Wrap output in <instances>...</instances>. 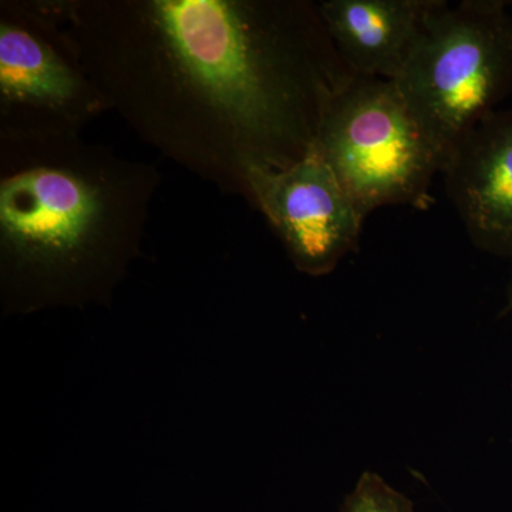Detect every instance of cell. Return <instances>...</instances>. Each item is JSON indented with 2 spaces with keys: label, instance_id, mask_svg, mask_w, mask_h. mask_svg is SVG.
I'll use <instances>...</instances> for the list:
<instances>
[{
  "label": "cell",
  "instance_id": "6da1fadb",
  "mask_svg": "<svg viewBox=\"0 0 512 512\" xmlns=\"http://www.w3.org/2000/svg\"><path fill=\"white\" fill-rule=\"evenodd\" d=\"M80 62L141 140L222 192L308 156L355 74L309 0H60Z\"/></svg>",
  "mask_w": 512,
  "mask_h": 512
},
{
  "label": "cell",
  "instance_id": "7a4b0ae2",
  "mask_svg": "<svg viewBox=\"0 0 512 512\" xmlns=\"http://www.w3.org/2000/svg\"><path fill=\"white\" fill-rule=\"evenodd\" d=\"M156 165L82 134L0 138L3 311L106 305L140 254Z\"/></svg>",
  "mask_w": 512,
  "mask_h": 512
},
{
  "label": "cell",
  "instance_id": "3957f363",
  "mask_svg": "<svg viewBox=\"0 0 512 512\" xmlns=\"http://www.w3.org/2000/svg\"><path fill=\"white\" fill-rule=\"evenodd\" d=\"M507 2L436 0L402 73L393 80L446 165L471 128L512 93Z\"/></svg>",
  "mask_w": 512,
  "mask_h": 512
},
{
  "label": "cell",
  "instance_id": "277c9868",
  "mask_svg": "<svg viewBox=\"0 0 512 512\" xmlns=\"http://www.w3.org/2000/svg\"><path fill=\"white\" fill-rule=\"evenodd\" d=\"M315 150L365 217L387 205L427 211L443 161L394 82L355 77L330 103Z\"/></svg>",
  "mask_w": 512,
  "mask_h": 512
},
{
  "label": "cell",
  "instance_id": "5b68a950",
  "mask_svg": "<svg viewBox=\"0 0 512 512\" xmlns=\"http://www.w3.org/2000/svg\"><path fill=\"white\" fill-rule=\"evenodd\" d=\"M107 111L67 32L60 0H2L0 138L82 134Z\"/></svg>",
  "mask_w": 512,
  "mask_h": 512
},
{
  "label": "cell",
  "instance_id": "8992f818",
  "mask_svg": "<svg viewBox=\"0 0 512 512\" xmlns=\"http://www.w3.org/2000/svg\"><path fill=\"white\" fill-rule=\"evenodd\" d=\"M245 200L302 274L328 275L359 249L365 215L315 147L282 170H254Z\"/></svg>",
  "mask_w": 512,
  "mask_h": 512
},
{
  "label": "cell",
  "instance_id": "52a82bcc",
  "mask_svg": "<svg viewBox=\"0 0 512 512\" xmlns=\"http://www.w3.org/2000/svg\"><path fill=\"white\" fill-rule=\"evenodd\" d=\"M441 174L474 247L512 258V109L495 110L471 128Z\"/></svg>",
  "mask_w": 512,
  "mask_h": 512
},
{
  "label": "cell",
  "instance_id": "ba28073f",
  "mask_svg": "<svg viewBox=\"0 0 512 512\" xmlns=\"http://www.w3.org/2000/svg\"><path fill=\"white\" fill-rule=\"evenodd\" d=\"M436 0L316 3L340 59L357 77L396 80Z\"/></svg>",
  "mask_w": 512,
  "mask_h": 512
},
{
  "label": "cell",
  "instance_id": "9c48e42d",
  "mask_svg": "<svg viewBox=\"0 0 512 512\" xmlns=\"http://www.w3.org/2000/svg\"><path fill=\"white\" fill-rule=\"evenodd\" d=\"M340 512H416L413 501L373 471H365Z\"/></svg>",
  "mask_w": 512,
  "mask_h": 512
},
{
  "label": "cell",
  "instance_id": "30bf717a",
  "mask_svg": "<svg viewBox=\"0 0 512 512\" xmlns=\"http://www.w3.org/2000/svg\"><path fill=\"white\" fill-rule=\"evenodd\" d=\"M504 312L505 313L512 312V272H511L510 285H508L507 303H505Z\"/></svg>",
  "mask_w": 512,
  "mask_h": 512
}]
</instances>
